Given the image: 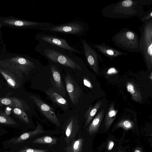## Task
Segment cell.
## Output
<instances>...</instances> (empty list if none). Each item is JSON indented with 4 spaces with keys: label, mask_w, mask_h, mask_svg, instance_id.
<instances>
[{
    "label": "cell",
    "mask_w": 152,
    "mask_h": 152,
    "mask_svg": "<svg viewBox=\"0 0 152 152\" xmlns=\"http://www.w3.org/2000/svg\"><path fill=\"white\" fill-rule=\"evenodd\" d=\"M46 151H47L44 150L26 148L21 150L18 152H45Z\"/></svg>",
    "instance_id": "obj_28"
},
{
    "label": "cell",
    "mask_w": 152,
    "mask_h": 152,
    "mask_svg": "<svg viewBox=\"0 0 152 152\" xmlns=\"http://www.w3.org/2000/svg\"><path fill=\"white\" fill-rule=\"evenodd\" d=\"M57 139L48 136H44L34 140L32 142L34 143L54 145L57 143Z\"/></svg>",
    "instance_id": "obj_23"
},
{
    "label": "cell",
    "mask_w": 152,
    "mask_h": 152,
    "mask_svg": "<svg viewBox=\"0 0 152 152\" xmlns=\"http://www.w3.org/2000/svg\"><path fill=\"white\" fill-rule=\"evenodd\" d=\"M46 93L54 102L61 106L64 110L68 108V104L67 101L58 94L51 89L47 90Z\"/></svg>",
    "instance_id": "obj_18"
},
{
    "label": "cell",
    "mask_w": 152,
    "mask_h": 152,
    "mask_svg": "<svg viewBox=\"0 0 152 152\" xmlns=\"http://www.w3.org/2000/svg\"><path fill=\"white\" fill-rule=\"evenodd\" d=\"M79 128L77 121L74 118H71L66 121L64 130L65 135V141L67 145L75 140Z\"/></svg>",
    "instance_id": "obj_12"
},
{
    "label": "cell",
    "mask_w": 152,
    "mask_h": 152,
    "mask_svg": "<svg viewBox=\"0 0 152 152\" xmlns=\"http://www.w3.org/2000/svg\"><path fill=\"white\" fill-rule=\"evenodd\" d=\"M118 152H124L122 151H121V150H119L118 151Z\"/></svg>",
    "instance_id": "obj_35"
},
{
    "label": "cell",
    "mask_w": 152,
    "mask_h": 152,
    "mask_svg": "<svg viewBox=\"0 0 152 152\" xmlns=\"http://www.w3.org/2000/svg\"><path fill=\"white\" fill-rule=\"evenodd\" d=\"M104 115V110H101L91 123L87 129L90 135L95 133L97 131L103 119Z\"/></svg>",
    "instance_id": "obj_19"
},
{
    "label": "cell",
    "mask_w": 152,
    "mask_h": 152,
    "mask_svg": "<svg viewBox=\"0 0 152 152\" xmlns=\"http://www.w3.org/2000/svg\"><path fill=\"white\" fill-rule=\"evenodd\" d=\"M29 97L37 105L44 115L50 121L59 126V120L54 110L49 105L38 97L32 95Z\"/></svg>",
    "instance_id": "obj_11"
},
{
    "label": "cell",
    "mask_w": 152,
    "mask_h": 152,
    "mask_svg": "<svg viewBox=\"0 0 152 152\" xmlns=\"http://www.w3.org/2000/svg\"><path fill=\"white\" fill-rule=\"evenodd\" d=\"M140 28L139 47L148 68L152 67V19L143 22Z\"/></svg>",
    "instance_id": "obj_4"
},
{
    "label": "cell",
    "mask_w": 152,
    "mask_h": 152,
    "mask_svg": "<svg viewBox=\"0 0 152 152\" xmlns=\"http://www.w3.org/2000/svg\"><path fill=\"white\" fill-rule=\"evenodd\" d=\"M0 123L7 125L16 124V122L12 118L1 111H0Z\"/></svg>",
    "instance_id": "obj_26"
},
{
    "label": "cell",
    "mask_w": 152,
    "mask_h": 152,
    "mask_svg": "<svg viewBox=\"0 0 152 152\" xmlns=\"http://www.w3.org/2000/svg\"><path fill=\"white\" fill-rule=\"evenodd\" d=\"M133 152H143L141 147H138L134 150Z\"/></svg>",
    "instance_id": "obj_33"
},
{
    "label": "cell",
    "mask_w": 152,
    "mask_h": 152,
    "mask_svg": "<svg viewBox=\"0 0 152 152\" xmlns=\"http://www.w3.org/2000/svg\"><path fill=\"white\" fill-rule=\"evenodd\" d=\"M0 52V68L13 73L20 79L24 78L23 74L40 65L39 61L27 55L11 53L5 50Z\"/></svg>",
    "instance_id": "obj_3"
},
{
    "label": "cell",
    "mask_w": 152,
    "mask_h": 152,
    "mask_svg": "<svg viewBox=\"0 0 152 152\" xmlns=\"http://www.w3.org/2000/svg\"><path fill=\"white\" fill-rule=\"evenodd\" d=\"M12 109L13 114L16 117L26 123H29L28 117L24 110L17 108Z\"/></svg>",
    "instance_id": "obj_24"
},
{
    "label": "cell",
    "mask_w": 152,
    "mask_h": 152,
    "mask_svg": "<svg viewBox=\"0 0 152 152\" xmlns=\"http://www.w3.org/2000/svg\"><path fill=\"white\" fill-rule=\"evenodd\" d=\"M0 88H1V87H0Z\"/></svg>",
    "instance_id": "obj_36"
},
{
    "label": "cell",
    "mask_w": 152,
    "mask_h": 152,
    "mask_svg": "<svg viewBox=\"0 0 152 152\" xmlns=\"http://www.w3.org/2000/svg\"><path fill=\"white\" fill-rule=\"evenodd\" d=\"M84 54L89 66L97 74L99 73V62H103L102 56L94 50L86 40H82Z\"/></svg>",
    "instance_id": "obj_9"
},
{
    "label": "cell",
    "mask_w": 152,
    "mask_h": 152,
    "mask_svg": "<svg viewBox=\"0 0 152 152\" xmlns=\"http://www.w3.org/2000/svg\"><path fill=\"white\" fill-rule=\"evenodd\" d=\"M36 29L48 32L80 36L84 33L85 27L84 23L82 22L74 21L59 25L39 28Z\"/></svg>",
    "instance_id": "obj_7"
},
{
    "label": "cell",
    "mask_w": 152,
    "mask_h": 152,
    "mask_svg": "<svg viewBox=\"0 0 152 152\" xmlns=\"http://www.w3.org/2000/svg\"><path fill=\"white\" fill-rule=\"evenodd\" d=\"M94 46L100 53L111 60L120 56L127 55L126 53L108 46L104 42L100 44H94Z\"/></svg>",
    "instance_id": "obj_13"
},
{
    "label": "cell",
    "mask_w": 152,
    "mask_h": 152,
    "mask_svg": "<svg viewBox=\"0 0 152 152\" xmlns=\"http://www.w3.org/2000/svg\"><path fill=\"white\" fill-rule=\"evenodd\" d=\"M34 49L48 61L66 67L82 70V60L74 53L44 42H39Z\"/></svg>",
    "instance_id": "obj_2"
},
{
    "label": "cell",
    "mask_w": 152,
    "mask_h": 152,
    "mask_svg": "<svg viewBox=\"0 0 152 152\" xmlns=\"http://www.w3.org/2000/svg\"><path fill=\"white\" fill-rule=\"evenodd\" d=\"M0 73L11 88L16 89L20 87L21 83L19 80L20 78L13 73L1 68H0Z\"/></svg>",
    "instance_id": "obj_14"
},
{
    "label": "cell",
    "mask_w": 152,
    "mask_h": 152,
    "mask_svg": "<svg viewBox=\"0 0 152 152\" xmlns=\"http://www.w3.org/2000/svg\"><path fill=\"white\" fill-rule=\"evenodd\" d=\"M66 89L70 99L73 104L76 105L82 96L81 90L77 84L68 73L65 77Z\"/></svg>",
    "instance_id": "obj_10"
},
{
    "label": "cell",
    "mask_w": 152,
    "mask_h": 152,
    "mask_svg": "<svg viewBox=\"0 0 152 152\" xmlns=\"http://www.w3.org/2000/svg\"><path fill=\"white\" fill-rule=\"evenodd\" d=\"M152 4V0H120L104 7L101 13L105 17L113 19H126L137 17L140 19L147 13L144 6Z\"/></svg>",
    "instance_id": "obj_1"
},
{
    "label": "cell",
    "mask_w": 152,
    "mask_h": 152,
    "mask_svg": "<svg viewBox=\"0 0 152 152\" xmlns=\"http://www.w3.org/2000/svg\"><path fill=\"white\" fill-rule=\"evenodd\" d=\"M83 83L84 85L88 87L91 88H92V86L91 82L85 78H84L83 79Z\"/></svg>",
    "instance_id": "obj_29"
},
{
    "label": "cell",
    "mask_w": 152,
    "mask_h": 152,
    "mask_svg": "<svg viewBox=\"0 0 152 152\" xmlns=\"http://www.w3.org/2000/svg\"><path fill=\"white\" fill-rule=\"evenodd\" d=\"M152 19V10L150 9L147 11V13L140 19L141 22H143Z\"/></svg>",
    "instance_id": "obj_27"
},
{
    "label": "cell",
    "mask_w": 152,
    "mask_h": 152,
    "mask_svg": "<svg viewBox=\"0 0 152 152\" xmlns=\"http://www.w3.org/2000/svg\"><path fill=\"white\" fill-rule=\"evenodd\" d=\"M114 145L113 142L112 140H110L108 141V149L109 151L111 150Z\"/></svg>",
    "instance_id": "obj_30"
},
{
    "label": "cell",
    "mask_w": 152,
    "mask_h": 152,
    "mask_svg": "<svg viewBox=\"0 0 152 152\" xmlns=\"http://www.w3.org/2000/svg\"><path fill=\"white\" fill-rule=\"evenodd\" d=\"M134 124L131 121L128 119H123L120 121L116 125L117 128L121 127L127 130L132 129Z\"/></svg>",
    "instance_id": "obj_25"
},
{
    "label": "cell",
    "mask_w": 152,
    "mask_h": 152,
    "mask_svg": "<svg viewBox=\"0 0 152 152\" xmlns=\"http://www.w3.org/2000/svg\"><path fill=\"white\" fill-rule=\"evenodd\" d=\"M0 23L3 26L21 29L34 28L52 26L54 24L50 22H38L23 19L12 16H0Z\"/></svg>",
    "instance_id": "obj_6"
},
{
    "label": "cell",
    "mask_w": 152,
    "mask_h": 152,
    "mask_svg": "<svg viewBox=\"0 0 152 152\" xmlns=\"http://www.w3.org/2000/svg\"><path fill=\"white\" fill-rule=\"evenodd\" d=\"M117 47L130 52H140V38L137 34L127 28H123L111 38Z\"/></svg>",
    "instance_id": "obj_5"
},
{
    "label": "cell",
    "mask_w": 152,
    "mask_h": 152,
    "mask_svg": "<svg viewBox=\"0 0 152 152\" xmlns=\"http://www.w3.org/2000/svg\"><path fill=\"white\" fill-rule=\"evenodd\" d=\"M102 103V102L99 101L97 102L94 106L91 105L89 107L84 116L86 119L84 125L85 127L89 124L100 107Z\"/></svg>",
    "instance_id": "obj_20"
},
{
    "label": "cell",
    "mask_w": 152,
    "mask_h": 152,
    "mask_svg": "<svg viewBox=\"0 0 152 152\" xmlns=\"http://www.w3.org/2000/svg\"><path fill=\"white\" fill-rule=\"evenodd\" d=\"M126 87L133 100L139 103L142 102V97L140 89L134 82H128L126 84Z\"/></svg>",
    "instance_id": "obj_17"
},
{
    "label": "cell",
    "mask_w": 152,
    "mask_h": 152,
    "mask_svg": "<svg viewBox=\"0 0 152 152\" xmlns=\"http://www.w3.org/2000/svg\"><path fill=\"white\" fill-rule=\"evenodd\" d=\"M2 26H3L2 25L1 23H0V29H1V28Z\"/></svg>",
    "instance_id": "obj_34"
},
{
    "label": "cell",
    "mask_w": 152,
    "mask_h": 152,
    "mask_svg": "<svg viewBox=\"0 0 152 152\" xmlns=\"http://www.w3.org/2000/svg\"><path fill=\"white\" fill-rule=\"evenodd\" d=\"M35 38L39 42L46 43L74 53L80 54L78 50L70 44L67 40L53 34L39 33L36 35Z\"/></svg>",
    "instance_id": "obj_8"
},
{
    "label": "cell",
    "mask_w": 152,
    "mask_h": 152,
    "mask_svg": "<svg viewBox=\"0 0 152 152\" xmlns=\"http://www.w3.org/2000/svg\"><path fill=\"white\" fill-rule=\"evenodd\" d=\"M44 132L45 131L43 130L42 126L40 124H39L35 129L24 133L17 138L10 140V142L14 144L21 143L37 134Z\"/></svg>",
    "instance_id": "obj_15"
},
{
    "label": "cell",
    "mask_w": 152,
    "mask_h": 152,
    "mask_svg": "<svg viewBox=\"0 0 152 152\" xmlns=\"http://www.w3.org/2000/svg\"><path fill=\"white\" fill-rule=\"evenodd\" d=\"M83 141L81 138L74 140L66 147V152H81Z\"/></svg>",
    "instance_id": "obj_22"
},
{
    "label": "cell",
    "mask_w": 152,
    "mask_h": 152,
    "mask_svg": "<svg viewBox=\"0 0 152 152\" xmlns=\"http://www.w3.org/2000/svg\"><path fill=\"white\" fill-rule=\"evenodd\" d=\"M11 108H10L8 107H7L5 110V113H6V114L7 115L9 116L10 114L11 113Z\"/></svg>",
    "instance_id": "obj_32"
},
{
    "label": "cell",
    "mask_w": 152,
    "mask_h": 152,
    "mask_svg": "<svg viewBox=\"0 0 152 152\" xmlns=\"http://www.w3.org/2000/svg\"><path fill=\"white\" fill-rule=\"evenodd\" d=\"M0 104L9 106L12 108H19L24 110L23 103L20 99L15 97L0 96Z\"/></svg>",
    "instance_id": "obj_16"
},
{
    "label": "cell",
    "mask_w": 152,
    "mask_h": 152,
    "mask_svg": "<svg viewBox=\"0 0 152 152\" xmlns=\"http://www.w3.org/2000/svg\"><path fill=\"white\" fill-rule=\"evenodd\" d=\"M118 111L115 110L113 103H111L106 113L104 119V125L106 129L110 127L115 118Z\"/></svg>",
    "instance_id": "obj_21"
},
{
    "label": "cell",
    "mask_w": 152,
    "mask_h": 152,
    "mask_svg": "<svg viewBox=\"0 0 152 152\" xmlns=\"http://www.w3.org/2000/svg\"><path fill=\"white\" fill-rule=\"evenodd\" d=\"M116 71L114 68H111L108 70L107 73L109 74H111L116 73Z\"/></svg>",
    "instance_id": "obj_31"
}]
</instances>
